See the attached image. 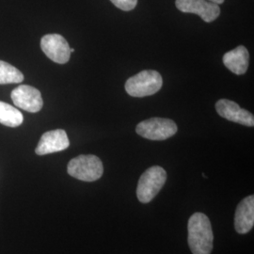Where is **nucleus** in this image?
Wrapping results in <instances>:
<instances>
[{
  "instance_id": "1",
  "label": "nucleus",
  "mask_w": 254,
  "mask_h": 254,
  "mask_svg": "<svg viewBox=\"0 0 254 254\" xmlns=\"http://www.w3.org/2000/svg\"><path fill=\"white\" fill-rule=\"evenodd\" d=\"M188 230V241L192 254H211L214 235L208 217L202 213L193 214L189 220Z\"/></svg>"
},
{
  "instance_id": "2",
  "label": "nucleus",
  "mask_w": 254,
  "mask_h": 254,
  "mask_svg": "<svg viewBox=\"0 0 254 254\" xmlns=\"http://www.w3.org/2000/svg\"><path fill=\"white\" fill-rule=\"evenodd\" d=\"M67 172L73 178L84 182H94L100 179L104 167L100 158L93 154H81L70 160Z\"/></svg>"
},
{
  "instance_id": "3",
  "label": "nucleus",
  "mask_w": 254,
  "mask_h": 254,
  "mask_svg": "<svg viewBox=\"0 0 254 254\" xmlns=\"http://www.w3.org/2000/svg\"><path fill=\"white\" fill-rule=\"evenodd\" d=\"M162 85L160 73L154 70H144L127 79L126 91L133 97H145L160 91Z\"/></svg>"
},
{
  "instance_id": "4",
  "label": "nucleus",
  "mask_w": 254,
  "mask_h": 254,
  "mask_svg": "<svg viewBox=\"0 0 254 254\" xmlns=\"http://www.w3.org/2000/svg\"><path fill=\"white\" fill-rule=\"evenodd\" d=\"M167 180V173L162 167L153 166L146 170L139 178L136 188V197L142 203L153 200Z\"/></svg>"
},
{
  "instance_id": "5",
  "label": "nucleus",
  "mask_w": 254,
  "mask_h": 254,
  "mask_svg": "<svg viewBox=\"0 0 254 254\" xmlns=\"http://www.w3.org/2000/svg\"><path fill=\"white\" fill-rule=\"evenodd\" d=\"M177 126L171 119L152 118L140 122L136 127V132L150 140H165L177 133Z\"/></svg>"
},
{
  "instance_id": "6",
  "label": "nucleus",
  "mask_w": 254,
  "mask_h": 254,
  "mask_svg": "<svg viewBox=\"0 0 254 254\" xmlns=\"http://www.w3.org/2000/svg\"><path fill=\"white\" fill-rule=\"evenodd\" d=\"M43 52L56 64H67L71 57L70 46L64 36L60 34H47L41 40Z\"/></svg>"
},
{
  "instance_id": "7",
  "label": "nucleus",
  "mask_w": 254,
  "mask_h": 254,
  "mask_svg": "<svg viewBox=\"0 0 254 254\" xmlns=\"http://www.w3.org/2000/svg\"><path fill=\"white\" fill-rule=\"evenodd\" d=\"M175 6L182 12L199 15L206 23L214 22L220 15L218 4L207 0H175Z\"/></svg>"
},
{
  "instance_id": "8",
  "label": "nucleus",
  "mask_w": 254,
  "mask_h": 254,
  "mask_svg": "<svg viewBox=\"0 0 254 254\" xmlns=\"http://www.w3.org/2000/svg\"><path fill=\"white\" fill-rule=\"evenodd\" d=\"M10 98L17 108L31 113L39 112L44 106L40 91L28 85H21L14 89L11 91Z\"/></svg>"
},
{
  "instance_id": "9",
  "label": "nucleus",
  "mask_w": 254,
  "mask_h": 254,
  "mask_svg": "<svg viewBox=\"0 0 254 254\" xmlns=\"http://www.w3.org/2000/svg\"><path fill=\"white\" fill-rule=\"evenodd\" d=\"M216 110L218 115L230 122L237 123L246 127H254V115L238 104L228 99H220L216 103Z\"/></svg>"
},
{
  "instance_id": "10",
  "label": "nucleus",
  "mask_w": 254,
  "mask_h": 254,
  "mask_svg": "<svg viewBox=\"0 0 254 254\" xmlns=\"http://www.w3.org/2000/svg\"><path fill=\"white\" fill-rule=\"evenodd\" d=\"M70 146L67 133L63 129H56L46 132L41 136L35 149L38 155H46L66 150Z\"/></svg>"
},
{
  "instance_id": "11",
  "label": "nucleus",
  "mask_w": 254,
  "mask_h": 254,
  "mask_svg": "<svg viewBox=\"0 0 254 254\" xmlns=\"http://www.w3.org/2000/svg\"><path fill=\"white\" fill-rule=\"evenodd\" d=\"M254 196L251 195L241 200L236 208L235 228L240 235H245L254 228Z\"/></svg>"
},
{
  "instance_id": "12",
  "label": "nucleus",
  "mask_w": 254,
  "mask_h": 254,
  "mask_svg": "<svg viewBox=\"0 0 254 254\" xmlns=\"http://www.w3.org/2000/svg\"><path fill=\"white\" fill-rule=\"evenodd\" d=\"M222 62L232 73L237 75L244 74L249 68L250 54L245 46H237L224 54Z\"/></svg>"
},
{
  "instance_id": "13",
  "label": "nucleus",
  "mask_w": 254,
  "mask_h": 254,
  "mask_svg": "<svg viewBox=\"0 0 254 254\" xmlns=\"http://www.w3.org/2000/svg\"><path fill=\"white\" fill-rule=\"evenodd\" d=\"M24 122L23 114L18 109L0 101V124L9 127H17Z\"/></svg>"
},
{
  "instance_id": "14",
  "label": "nucleus",
  "mask_w": 254,
  "mask_h": 254,
  "mask_svg": "<svg viewBox=\"0 0 254 254\" xmlns=\"http://www.w3.org/2000/svg\"><path fill=\"white\" fill-rule=\"evenodd\" d=\"M24 80V74L17 68L8 63L0 61V85L21 83Z\"/></svg>"
},
{
  "instance_id": "15",
  "label": "nucleus",
  "mask_w": 254,
  "mask_h": 254,
  "mask_svg": "<svg viewBox=\"0 0 254 254\" xmlns=\"http://www.w3.org/2000/svg\"><path fill=\"white\" fill-rule=\"evenodd\" d=\"M110 1L115 7L125 11H130L135 9L137 4V0H110Z\"/></svg>"
},
{
  "instance_id": "16",
  "label": "nucleus",
  "mask_w": 254,
  "mask_h": 254,
  "mask_svg": "<svg viewBox=\"0 0 254 254\" xmlns=\"http://www.w3.org/2000/svg\"><path fill=\"white\" fill-rule=\"evenodd\" d=\"M207 1H210V2H213V3H216V4H222L225 0H207Z\"/></svg>"
},
{
  "instance_id": "17",
  "label": "nucleus",
  "mask_w": 254,
  "mask_h": 254,
  "mask_svg": "<svg viewBox=\"0 0 254 254\" xmlns=\"http://www.w3.org/2000/svg\"><path fill=\"white\" fill-rule=\"evenodd\" d=\"M70 51H71V53H73V52H74V49L73 48H70Z\"/></svg>"
}]
</instances>
